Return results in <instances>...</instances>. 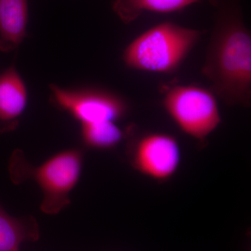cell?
Here are the masks:
<instances>
[{
	"instance_id": "7",
	"label": "cell",
	"mask_w": 251,
	"mask_h": 251,
	"mask_svg": "<svg viewBox=\"0 0 251 251\" xmlns=\"http://www.w3.org/2000/svg\"><path fill=\"white\" fill-rule=\"evenodd\" d=\"M27 103V90L22 77L14 67H10L0 75V130L12 128Z\"/></svg>"
},
{
	"instance_id": "1",
	"label": "cell",
	"mask_w": 251,
	"mask_h": 251,
	"mask_svg": "<svg viewBox=\"0 0 251 251\" xmlns=\"http://www.w3.org/2000/svg\"><path fill=\"white\" fill-rule=\"evenodd\" d=\"M208 1L214 9V21L202 74L225 103L250 106L251 34L242 0Z\"/></svg>"
},
{
	"instance_id": "9",
	"label": "cell",
	"mask_w": 251,
	"mask_h": 251,
	"mask_svg": "<svg viewBox=\"0 0 251 251\" xmlns=\"http://www.w3.org/2000/svg\"><path fill=\"white\" fill-rule=\"evenodd\" d=\"M205 0H114L112 9L125 24L133 23L145 12H176Z\"/></svg>"
},
{
	"instance_id": "4",
	"label": "cell",
	"mask_w": 251,
	"mask_h": 251,
	"mask_svg": "<svg viewBox=\"0 0 251 251\" xmlns=\"http://www.w3.org/2000/svg\"><path fill=\"white\" fill-rule=\"evenodd\" d=\"M163 104L180 129L195 139H205L221 125L219 105L211 90L175 86L166 92Z\"/></svg>"
},
{
	"instance_id": "10",
	"label": "cell",
	"mask_w": 251,
	"mask_h": 251,
	"mask_svg": "<svg viewBox=\"0 0 251 251\" xmlns=\"http://www.w3.org/2000/svg\"><path fill=\"white\" fill-rule=\"evenodd\" d=\"M39 237L34 218H15L0 206V251H21L23 243L34 242Z\"/></svg>"
},
{
	"instance_id": "6",
	"label": "cell",
	"mask_w": 251,
	"mask_h": 251,
	"mask_svg": "<svg viewBox=\"0 0 251 251\" xmlns=\"http://www.w3.org/2000/svg\"><path fill=\"white\" fill-rule=\"evenodd\" d=\"M181 161L177 140L166 133L144 135L135 143L130 163L140 174L158 181H166L174 176Z\"/></svg>"
},
{
	"instance_id": "5",
	"label": "cell",
	"mask_w": 251,
	"mask_h": 251,
	"mask_svg": "<svg viewBox=\"0 0 251 251\" xmlns=\"http://www.w3.org/2000/svg\"><path fill=\"white\" fill-rule=\"evenodd\" d=\"M54 104L69 112L80 125L115 122L126 117L129 110L125 99L108 91L99 89L69 90L52 85Z\"/></svg>"
},
{
	"instance_id": "3",
	"label": "cell",
	"mask_w": 251,
	"mask_h": 251,
	"mask_svg": "<svg viewBox=\"0 0 251 251\" xmlns=\"http://www.w3.org/2000/svg\"><path fill=\"white\" fill-rule=\"evenodd\" d=\"M202 33L174 23H161L140 34L126 48L124 62L136 70L171 74L180 67Z\"/></svg>"
},
{
	"instance_id": "2",
	"label": "cell",
	"mask_w": 251,
	"mask_h": 251,
	"mask_svg": "<svg viewBox=\"0 0 251 251\" xmlns=\"http://www.w3.org/2000/svg\"><path fill=\"white\" fill-rule=\"evenodd\" d=\"M83 156L78 149H69L50 157L40 166H34L17 151L11 158L10 173L17 184L34 180L44 194L41 210L54 215L70 204V193L82 174Z\"/></svg>"
},
{
	"instance_id": "11",
	"label": "cell",
	"mask_w": 251,
	"mask_h": 251,
	"mask_svg": "<svg viewBox=\"0 0 251 251\" xmlns=\"http://www.w3.org/2000/svg\"><path fill=\"white\" fill-rule=\"evenodd\" d=\"M81 138L86 146L98 150H112L124 138V132L115 122L81 125Z\"/></svg>"
},
{
	"instance_id": "8",
	"label": "cell",
	"mask_w": 251,
	"mask_h": 251,
	"mask_svg": "<svg viewBox=\"0 0 251 251\" xmlns=\"http://www.w3.org/2000/svg\"><path fill=\"white\" fill-rule=\"evenodd\" d=\"M27 0H0V50L17 49L26 35Z\"/></svg>"
}]
</instances>
